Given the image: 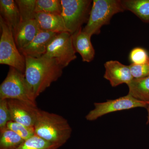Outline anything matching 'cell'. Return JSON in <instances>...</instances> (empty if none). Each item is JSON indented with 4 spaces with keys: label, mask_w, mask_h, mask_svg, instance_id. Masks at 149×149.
Listing matches in <instances>:
<instances>
[{
    "label": "cell",
    "mask_w": 149,
    "mask_h": 149,
    "mask_svg": "<svg viewBox=\"0 0 149 149\" xmlns=\"http://www.w3.org/2000/svg\"><path fill=\"white\" fill-rule=\"evenodd\" d=\"M24 75L35 98L61 76L63 68L54 59L25 57Z\"/></svg>",
    "instance_id": "obj_1"
},
{
    "label": "cell",
    "mask_w": 149,
    "mask_h": 149,
    "mask_svg": "<svg viewBox=\"0 0 149 149\" xmlns=\"http://www.w3.org/2000/svg\"><path fill=\"white\" fill-rule=\"evenodd\" d=\"M34 128L37 136L61 146L68 141L72 132V128L64 117L40 109Z\"/></svg>",
    "instance_id": "obj_2"
},
{
    "label": "cell",
    "mask_w": 149,
    "mask_h": 149,
    "mask_svg": "<svg viewBox=\"0 0 149 149\" xmlns=\"http://www.w3.org/2000/svg\"><path fill=\"white\" fill-rule=\"evenodd\" d=\"M36 99L24 74L10 67L0 85V100H16L37 107Z\"/></svg>",
    "instance_id": "obj_3"
},
{
    "label": "cell",
    "mask_w": 149,
    "mask_h": 149,
    "mask_svg": "<svg viewBox=\"0 0 149 149\" xmlns=\"http://www.w3.org/2000/svg\"><path fill=\"white\" fill-rule=\"evenodd\" d=\"M124 11L121 0H94L88 22L83 31L91 37L99 35L102 27L109 24L113 15Z\"/></svg>",
    "instance_id": "obj_4"
},
{
    "label": "cell",
    "mask_w": 149,
    "mask_h": 149,
    "mask_svg": "<svg viewBox=\"0 0 149 149\" xmlns=\"http://www.w3.org/2000/svg\"><path fill=\"white\" fill-rule=\"evenodd\" d=\"M0 63L13 68L24 74L25 58L19 52L10 27L0 15Z\"/></svg>",
    "instance_id": "obj_5"
},
{
    "label": "cell",
    "mask_w": 149,
    "mask_h": 149,
    "mask_svg": "<svg viewBox=\"0 0 149 149\" xmlns=\"http://www.w3.org/2000/svg\"><path fill=\"white\" fill-rule=\"evenodd\" d=\"M92 2L91 0H61V15L68 31L71 35L88 22Z\"/></svg>",
    "instance_id": "obj_6"
},
{
    "label": "cell",
    "mask_w": 149,
    "mask_h": 149,
    "mask_svg": "<svg viewBox=\"0 0 149 149\" xmlns=\"http://www.w3.org/2000/svg\"><path fill=\"white\" fill-rule=\"evenodd\" d=\"M72 44V35L68 32L57 34L49 44L44 56L54 59L63 68L77 58Z\"/></svg>",
    "instance_id": "obj_7"
},
{
    "label": "cell",
    "mask_w": 149,
    "mask_h": 149,
    "mask_svg": "<svg viewBox=\"0 0 149 149\" xmlns=\"http://www.w3.org/2000/svg\"><path fill=\"white\" fill-rule=\"evenodd\" d=\"M149 105V103L139 100L128 94L115 100L95 103V108L89 112L85 118L89 121H93L111 113L138 107L146 109Z\"/></svg>",
    "instance_id": "obj_8"
},
{
    "label": "cell",
    "mask_w": 149,
    "mask_h": 149,
    "mask_svg": "<svg viewBox=\"0 0 149 149\" xmlns=\"http://www.w3.org/2000/svg\"><path fill=\"white\" fill-rule=\"evenodd\" d=\"M11 120L29 127H34L39 109L16 100H7Z\"/></svg>",
    "instance_id": "obj_9"
},
{
    "label": "cell",
    "mask_w": 149,
    "mask_h": 149,
    "mask_svg": "<svg viewBox=\"0 0 149 149\" xmlns=\"http://www.w3.org/2000/svg\"><path fill=\"white\" fill-rule=\"evenodd\" d=\"M104 66V78L109 81L112 87H117L124 83L128 85L134 79L129 65H125L117 61L111 60L107 61Z\"/></svg>",
    "instance_id": "obj_10"
},
{
    "label": "cell",
    "mask_w": 149,
    "mask_h": 149,
    "mask_svg": "<svg viewBox=\"0 0 149 149\" xmlns=\"http://www.w3.org/2000/svg\"><path fill=\"white\" fill-rule=\"evenodd\" d=\"M57 34L41 30L31 42L19 50L24 57L39 58L46 53L48 45Z\"/></svg>",
    "instance_id": "obj_11"
},
{
    "label": "cell",
    "mask_w": 149,
    "mask_h": 149,
    "mask_svg": "<svg viewBox=\"0 0 149 149\" xmlns=\"http://www.w3.org/2000/svg\"><path fill=\"white\" fill-rule=\"evenodd\" d=\"M72 44L76 52L80 54L83 62H91L95 58V50L91 36L83 32L82 28L72 35Z\"/></svg>",
    "instance_id": "obj_12"
},
{
    "label": "cell",
    "mask_w": 149,
    "mask_h": 149,
    "mask_svg": "<svg viewBox=\"0 0 149 149\" xmlns=\"http://www.w3.org/2000/svg\"><path fill=\"white\" fill-rule=\"evenodd\" d=\"M41 30L35 19L21 22L14 35L18 49H21L31 42Z\"/></svg>",
    "instance_id": "obj_13"
},
{
    "label": "cell",
    "mask_w": 149,
    "mask_h": 149,
    "mask_svg": "<svg viewBox=\"0 0 149 149\" xmlns=\"http://www.w3.org/2000/svg\"><path fill=\"white\" fill-rule=\"evenodd\" d=\"M35 19L41 30L56 34L68 32L61 14L39 13L35 14Z\"/></svg>",
    "instance_id": "obj_14"
},
{
    "label": "cell",
    "mask_w": 149,
    "mask_h": 149,
    "mask_svg": "<svg viewBox=\"0 0 149 149\" xmlns=\"http://www.w3.org/2000/svg\"><path fill=\"white\" fill-rule=\"evenodd\" d=\"M0 13L1 16L10 27L14 36L21 22L20 13L15 1L1 0Z\"/></svg>",
    "instance_id": "obj_15"
},
{
    "label": "cell",
    "mask_w": 149,
    "mask_h": 149,
    "mask_svg": "<svg viewBox=\"0 0 149 149\" xmlns=\"http://www.w3.org/2000/svg\"><path fill=\"white\" fill-rule=\"evenodd\" d=\"M127 85L128 94L139 100L149 103V75L134 78Z\"/></svg>",
    "instance_id": "obj_16"
},
{
    "label": "cell",
    "mask_w": 149,
    "mask_h": 149,
    "mask_svg": "<svg viewBox=\"0 0 149 149\" xmlns=\"http://www.w3.org/2000/svg\"><path fill=\"white\" fill-rule=\"evenodd\" d=\"M124 10L133 13L144 22L149 23V0H121Z\"/></svg>",
    "instance_id": "obj_17"
},
{
    "label": "cell",
    "mask_w": 149,
    "mask_h": 149,
    "mask_svg": "<svg viewBox=\"0 0 149 149\" xmlns=\"http://www.w3.org/2000/svg\"><path fill=\"white\" fill-rule=\"evenodd\" d=\"M0 133V149H16L24 141L16 133L7 128Z\"/></svg>",
    "instance_id": "obj_18"
},
{
    "label": "cell",
    "mask_w": 149,
    "mask_h": 149,
    "mask_svg": "<svg viewBox=\"0 0 149 149\" xmlns=\"http://www.w3.org/2000/svg\"><path fill=\"white\" fill-rule=\"evenodd\" d=\"M61 146L45 141L36 134L24 141L16 149H58Z\"/></svg>",
    "instance_id": "obj_19"
},
{
    "label": "cell",
    "mask_w": 149,
    "mask_h": 149,
    "mask_svg": "<svg viewBox=\"0 0 149 149\" xmlns=\"http://www.w3.org/2000/svg\"><path fill=\"white\" fill-rule=\"evenodd\" d=\"M21 22L35 19L36 0H16Z\"/></svg>",
    "instance_id": "obj_20"
},
{
    "label": "cell",
    "mask_w": 149,
    "mask_h": 149,
    "mask_svg": "<svg viewBox=\"0 0 149 149\" xmlns=\"http://www.w3.org/2000/svg\"><path fill=\"white\" fill-rule=\"evenodd\" d=\"M61 0H36L35 12L61 14Z\"/></svg>",
    "instance_id": "obj_21"
},
{
    "label": "cell",
    "mask_w": 149,
    "mask_h": 149,
    "mask_svg": "<svg viewBox=\"0 0 149 149\" xmlns=\"http://www.w3.org/2000/svg\"><path fill=\"white\" fill-rule=\"evenodd\" d=\"M6 128L16 133L24 141L30 139L35 134L34 127L26 126L12 120L8 123Z\"/></svg>",
    "instance_id": "obj_22"
},
{
    "label": "cell",
    "mask_w": 149,
    "mask_h": 149,
    "mask_svg": "<svg viewBox=\"0 0 149 149\" xmlns=\"http://www.w3.org/2000/svg\"><path fill=\"white\" fill-rule=\"evenodd\" d=\"M129 60L132 64H149V56L145 49L141 47L133 49L129 54Z\"/></svg>",
    "instance_id": "obj_23"
},
{
    "label": "cell",
    "mask_w": 149,
    "mask_h": 149,
    "mask_svg": "<svg viewBox=\"0 0 149 149\" xmlns=\"http://www.w3.org/2000/svg\"><path fill=\"white\" fill-rule=\"evenodd\" d=\"M10 120L7 100H0V131L7 128V124Z\"/></svg>",
    "instance_id": "obj_24"
},
{
    "label": "cell",
    "mask_w": 149,
    "mask_h": 149,
    "mask_svg": "<svg viewBox=\"0 0 149 149\" xmlns=\"http://www.w3.org/2000/svg\"><path fill=\"white\" fill-rule=\"evenodd\" d=\"M133 78H140L149 75V64L129 65Z\"/></svg>",
    "instance_id": "obj_25"
},
{
    "label": "cell",
    "mask_w": 149,
    "mask_h": 149,
    "mask_svg": "<svg viewBox=\"0 0 149 149\" xmlns=\"http://www.w3.org/2000/svg\"><path fill=\"white\" fill-rule=\"evenodd\" d=\"M147 111H148V121H147V123L149 124V105L148 107L147 108Z\"/></svg>",
    "instance_id": "obj_26"
}]
</instances>
